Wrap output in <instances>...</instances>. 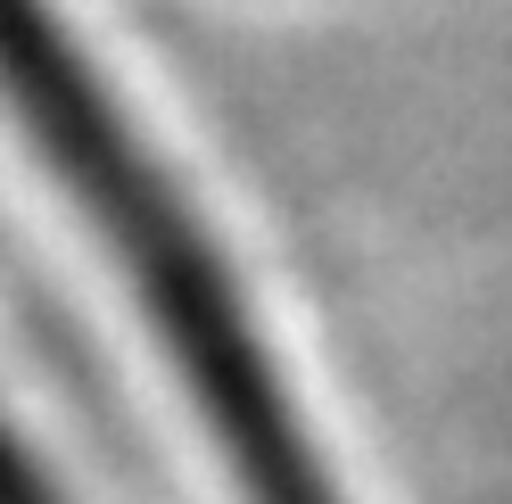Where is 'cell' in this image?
Instances as JSON below:
<instances>
[{
	"label": "cell",
	"instance_id": "6da1fadb",
	"mask_svg": "<svg viewBox=\"0 0 512 504\" xmlns=\"http://www.w3.org/2000/svg\"><path fill=\"white\" fill-rule=\"evenodd\" d=\"M0 116L124 281L248 504H339L223 240L67 0H0Z\"/></svg>",
	"mask_w": 512,
	"mask_h": 504
}]
</instances>
